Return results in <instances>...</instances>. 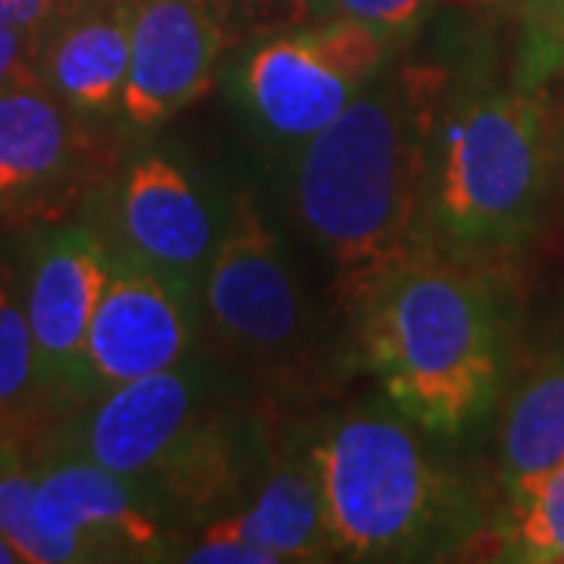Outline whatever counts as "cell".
Wrapping results in <instances>:
<instances>
[{"mask_svg":"<svg viewBox=\"0 0 564 564\" xmlns=\"http://www.w3.org/2000/svg\"><path fill=\"white\" fill-rule=\"evenodd\" d=\"M395 404L333 421L311 445L336 555L355 562L440 558L474 530L462 484Z\"/></svg>","mask_w":564,"mask_h":564,"instance_id":"277c9868","label":"cell"},{"mask_svg":"<svg viewBox=\"0 0 564 564\" xmlns=\"http://www.w3.org/2000/svg\"><path fill=\"white\" fill-rule=\"evenodd\" d=\"M345 302L364 364L430 436L455 440L492 411L508 321L480 261L426 248L373 273Z\"/></svg>","mask_w":564,"mask_h":564,"instance_id":"7a4b0ae2","label":"cell"},{"mask_svg":"<svg viewBox=\"0 0 564 564\" xmlns=\"http://www.w3.org/2000/svg\"><path fill=\"white\" fill-rule=\"evenodd\" d=\"M0 564H25V562H22L20 549L10 543V540H7L3 533H0Z\"/></svg>","mask_w":564,"mask_h":564,"instance_id":"d4e9b609","label":"cell"},{"mask_svg":"<svg viewBox=\"0 0 564 564\" xmlns=\"http://www.w3.org/2000/svg\"><path fill=\"white\" fill-rule=\"evenodd\" d=\"M101 195V202L88 198L101 204L95 223L107 242L202 299L204 273L226 226L202 182L176 158L141 151L122 163Z\"/></svg>","mask_w":564,"mask_h":564,"instance_id":"8fae6325","label":"cell"},{"mask_svg":"<svg viewBox=\"0 0 564 564\" xmlns=\"http://www.w3.org/2000/svg\"><path fill=\"white\" fill-rule=\"evenodd\" d=\"M176 562L185 564H280L273 552L263 545L245 540L239 533L226 530L220 524H204L202 540L180 549Z\"/></svg>","mask_w":564,"mask_h":564,"instance_id":"7402d4cb","label":"cell"},{"mask_svg":"<svg viewBox=\"0 0 564 564\" xmlns=\"http://www.w3.org/2000/svg\"><path fill=\"white\" fill-rule=\"evenodd\" d=\"M44 426L39 355L22 304L20 270L0 263V430L35 436Z\"/></svg>","mask_w":564,"mask_h":564,"instance_id":"e0dca14e","label":"cell"},{"mask_svg":"<svg viewBox=\"0 0 564 564\" xmlns=\"http://www.w3.org/2000/svg\"><path fill=\"white\" fill-rule=\"evenodd\" d=\"M39 32H25L13 25H0V91L20 85V82L39 79Z\"/></svg>","mask_w":564,"mask_h":564,"instance_id":"603a6c76","label":"cell"},{"mask_svg":"<svg viewBox=\"0 0 564 564\" xmlns=\"http://www.w3.org/2000/svg\"><path fill=\"white\" fill-rule=\"evenodd\" d=\"M502 492V518L496 527L502 558L564 564V462Z\"/></svg>","mask_w":564,"mask_h":564,"instance_id":"ac0fdd59","label":"cell"},{"mask_svg":"<svg viewBox=\"0 0 564 564\" xmlns=\"http://www.w3.org/2000/svg\"><path fill=\"white\" fill-rule=\"evenodd\" d=\"M226 51L220 10L210 0H132V57L117 129L148 139L204 98Z\"/></svg>","mask_w":564,"mask_h":564,"instance_id":"4fadbf2b","label":"cell"},{"mask_svg":"<svg viewBox=\"0 0 564 564\" xmlns=\"http://www.w3.org/2000/svg\"><path fill=\"white\" fill-rule=\"evenodd\" d=\"M32 448L139 484L173 527L236 511L254 480V426L229 411L198 358L85 399L44 423Z\"/></svg>","mask_w":564,"mask_h":564,"instance_id":"3957f363","label":"cell"},{"mask_svg":"<svg viewBox=\"0 0 564 564\" xmlns=\"http://www.w3.org/2000/svg\"><path fill=\"white\" fill-rule=\"evenodd\" d=\"M514 66L511 85L549 88L564 79V0H511Z\"/></svg>","mask_w":564,"mask_h":564,"instance_id":"ffe728a7","label":"cell"},{"mask_svg":"<svg viewBox=\"0 0 564 564\" xmlns=\"http://www.w3.org/2000/svg\"><path fill=\"white\" fill-rule=\"evenodd\" d=\"M564 462V329L527 370L499 433V484L533 480Z\"/></svg>","mask_w":564,"mask_h":564,"instance_id":"2e32d148","label":"cell"},{"mask_svg":"<svg viewBox=\"0 0 564 564\" xmlns=\"http://www.w3.org/2000/svg\"><path fill=\"white\" fill-rule=\"evenodd\" d=\"M132 57V0H76L39 39V82L85 122L117 126Z\"/></svg>","mask_w":564,"mask_h":564,"instance_id":"5bb4252c","label":"cell"},{"mask_svg":"<svg viewBox=\"0 0 564 564\" xmlns=\"http://www.w3.org/2000/svg\"><path fill=\"white\" fill-rule=\"evenodd\" d=\"M552 182L545 88L477 91L440 120L430 242L452 258L508 254L540 229Z\"/></svg>","mask_w":564,"mask_h":564,"instance_id":"5b68a950","label":"cell"},{"mask_svg":"<svg viewBox=\"0 0 564 564\" xmlns=\"http://www.w3.org/2000/svg\"><path fill=\"white\" fill-rule=\"evenodd\" d=\"M110 276V242L95 220L47 223L25 245L20 280L39 355L44 423L85 402V345Z\"/></svg>","mask_w":564,"mask_h":564,"instance_id":"ba28073f","label":"cell"},{"mask_svg":"<svg viewBox=\"0 0 564 564\" xmlns=\"http://www.w3.org/2000/svg\"><path fill=\"white\" fill-rule=\"evenodd\" d=\"M399 44L367 22L317 17L245 54L232 73L236 101L258 135L295 151L383 73Z\"/></svg>","mask_w":564,"mask_h":564,"instance_id":"8992f818","label":"cell"},{"mask_svg":"<svg viewBox=\"0 0 564 564\" xmlns=\"http://www.w3.org/2000/svg\"><path fill=\"white\" fill-rule=\"evenodd\" d=\"M39 458L32 436L0 430V533L20 549L25 564H51V549L35 524Z\"/></svg>","mask_w":564,"mask_h":564,"instance_id":"d6986e66","label":"cell"},{"mask_svg":"<svg viewBox=\"0 0 564 564\" xmlns=\"http://www.w3.org/2000/svg\"><path fill=\"white\" fill-rule=\"evenodd\" d=\"M202 314L223 355L267 380H282L307 355V299L261 207L239 195L202 282Z\"/></svg>","mask_w":564,"mask_h":564,"instance_id":"52a82bcc","label":"cell"},{"mask_svg":"<svg viewBox=\"0 0 564 564\" xmlns=\"http://www.w3.org/2000/svg\"><path fill=\"white\" fill-rule=\"evenodd\" d=\"M210 3H214V7L220 10V7H236V3H254V0H210Z\"/></svg>","mask_w":564,"mask_h":564,"instance_id":"484cf974","label":"cell"},{"mask_svg":"<svg viewBox=\"0 0 564 564\" xmlns=\"http://www.w3.org/2000/svg\"><path fill=\"white\" fill-rule=\"evenodd\" d=\"M443 76L389 63L314 139L295 148L292 204L339 270L345 299L430 242V176Z\"/></svg>","mask_w":564,"mask_h":564,"instance_id":"6da1fadb","label":"cell"},{"mask_svg":"<svg viewBox=\"0 0 564 564\" xmlns=\"http://www.w3.org/2000/svg\"><path fill=\"white\" fill-rule=\"evenodd\" d=\"M198 295L110 245V276L85 345V399L195 358Z\"/></svg>","mask_w":564,"mask_h":564,"instance_id":"7c38bea8","label":"cell"},{"mask_svg":"<svg viewBox=\"0 0 564 564\" xmlns=\"http://www.w3.org/2000/svg\"><path fill=\"white\" fill-rule=\"evenodd\" d=\"M436 0H307L314 17H345L380 29L392 39L417 29Z\"/></svg>","mask_w":564,"mask_h":564,"instance_id":"44dd1931","label":"cell"},{"mask_svg":"<svg viewBox=\"0 0 564 564\" xmlns=\"http://www.w3.org/2000/svg\"><path fill=\"white\" fill-rule=\"evenodd\" d=\"M214 524L263 545L280 558V564L321 562L336 555L321 474L311 448L282 455L280 462L270 464L248 505L214 518Z\"/></svg>","mask_w":564,"mask_h":564,"instance_id":"9a60e30c","label":"cell"},{"mask_svg":"<svg viewBox=\"0 0 564 564\" xmlns=\"http://www.w3.org/2000/svg\"><path fill=\"white\" fill-rule=\"evenodd\" d=\"M35 524L51 564L170 562L180 555L176 527L161 505L139 484L82 458H39Z\"/></svg>","mask_w":564,"mask_h":564,"instance_id":"9c48e42d","label":"cell"},{"mask_svg":"<svg viewBox=\"0 0 564 564\" xmlns=\"http://www.w3.org/2000/svg\"><path fill=\"white\" fill-rule=\"evenodd\" d=\"M104 129L39 79L0 91V226L57 223L104 176Z\"/></svg>","mask_w":564,"mask_h":564,"instance_id":"30bf717a","label":"cell"},{"mask_svg":"<svg viewBox=\"0 0 564 564\" xmlns=\"http://www.w3.org/2000/svg\"><path fill=\"white\" fill-rule=\"evenodd\" d=\"M76 0H0V25H13L25 32H44L63 13L73 7Z\"/></svg>","mask_w":564,"mask_h":564,"instance_id":"cb8c5ba5","label":"cell"}]
</instances>
